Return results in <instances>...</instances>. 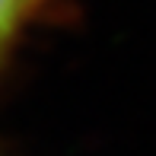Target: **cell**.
<instances>
[{
  "label": "cell",
  "mask_w": 156,
  "mask_h": 156,
  "mask_svg": "<svg viewBox=\"0 0 156 156\" xmlns=\"http://www.w3.org/2000/svg\"><path fill=\"white\" fill-rule=\"evenodd\" d=\"M51 0H0V70L23 48L26 35L45 19Z\"/></svg>",
  "instance_id": "obj_1"
}]
</instances>
